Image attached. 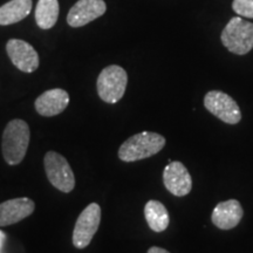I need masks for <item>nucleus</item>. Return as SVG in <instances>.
<instances>
[{"label":"nucleus","instance_id":"nucleus-19","mask_svg":"<svg viewBox=\"0 0 253 253\" xmlns=\"http://www.w3.org/2000/svg\"><path fill=\"white\" fill-rule=\"evenodd\" d=\"M148 253H170V252L167 251L166 249L158 248V246H153V248L148 250Z\"/></svg>","mask_w":253,"mask_h":253},{"label":"nucleus","instance_id":"nucleus-18","mask_svg":"<svg viewBox=\"0 0 253 253\" xmlns=\"http://www.w3.org/2000/svg\"><path fill=\"white\" fill-rule=\"evenodd\" d=\"M6 238H7V235H6L4 231L0 230V253H2V250H4Z\"/></svg>","mask_w":253,"mask_h":253},{"label":"nucleus","instance_id":"nucleus-1","mask_svg":"<svg viewBox=\"0 0 253 253\" xmlns=\"http://www.w3.org/2000/svg\"><path fill=\"white\" fill-rule=\"evenodd\" d=\"M30 126L24 120H12L2 132V156L9 166H18L26 156L30 144Z\"/></svg>","mask_w":253,"mask_h":253},{"label":"nucleus","instance_id":"nucleus-7","mask_svg":"<svg viewBox=\"0 0 253 253\" xmlns=\"http://www.w3.org/2000/svg\"><path fill=\"white\" fill-rule=\"evenodd\" d=\"M204 107L212 115L227 125H237L242 120L239 106L230 95L220 90H211L204 96Z\"/></svg>","mask_w":253,"mask_h":253},{"label":"nucleus","instance_id":"nucleus-10","mask_svg":"<svg viewBox=\"0 0 253 253\" xmlns=\"http://www.w3.org/2000/svg\"><path fill=\"white\" fill-rule=\"evenodd\" d=\"M106 9L107 5L103 0H79L69 9L67 23L71 27H82L103 15Z\"/></svg>","mask_w":253,"mask_h":253},{"label":"nucleus","instance_id":"nucleus-16","mask_svg":"<svg viewBox=\"0 0 253 253\" xmlns=\"http://www.w3.org/2000/svg\"><path fill=\"white\" fill-rule=\"evenodd\" d=\"M58 0H39L36 8V21L41 30H50L59 18Z\"/></svg>","mask_w":253,"mask_h":253},{"label":"nucleus","instance_id":"nucleus-2","mask_svg":"<svg viewBox=\"0 0 253 253\" xmlns=\"http://www.w3.org/2000/svg\"><path fill=\"white\" fill-rule=\"evenodd\" d=\"M164 145L166 138L162 135L153 131H142L123 142L119 149V158L123 162H136L158 154Z\"/></svg>","mask_w":253,"mask_h":253},{"label":"nucleus","instance_id":"nucleus-17","mask_svg":"<svg viewBox=\"0 0 253 253\" xmlns=\"http://www.w3.org/2000/svg\"><path fill=\"white\" fill-rule=\"evenodd\" d=\"M232 8L240 17L253 19V0H233Z\"/></svg>","mask_w":253,"mask_h":253},{"label":"nucleus","instance_id":"nucleus-9","mask_svg":"<svg viewBox=\"0 0 253 253\" xmlns=\"http://www.w3.org/2000/svg\"><path fill=\"white\" fill-rule=\"evenodd\" d=\"M163 183L168 191L177 197L190 194L192 189V179L184 164L178 161L170 162L163 172Z\"/></svg>","mask_w":253,"mask_h":253},{"label":"nucleus","instance_id":"nucleus-11","mask_svg":"<svg viewBox=\"0 0 253 253\" xmlns=\"http://www.w3.org/2000/svg\"><path fill=\"white\" fill-rule=\"evenodd\" d=\"M36 204L27 197L8 199L0 204V227L13 225L34 212Z\"/></svg>","mask_w":253,"mask_h":253},{"label":"nucleus","instance_id":"nucleus-4","mask_svg":"<svg viewBox=\"0 0 253 253\" xmlns=\"http://www.w3.org/2000/svg\"><path fill=\"white\" fill-rule=\"evenodd\" d=\"M128 75L121 66L112 65L103 68L96 81L97 94L106 103H116L126 93Z\"/></svg>","mask_w":253,"mask_h":253},{"label":"nucleus","instance_id":"nucleus-14","mask_svg":"<svg viewBox=\"0 0 253 253\" xmlns=\"http://www.w3.org/2000/svg\"><path fill=\"white\" fill-rule=\"evenodd\" d=\"M32 6V0H11L6 2L0 7V25L8 26L24 20L31 13Z\"/></svg>","mask_w":253,"mask_h":253},{"label":"nucleus","instance_id":"nucleus-5","mask_svg":"<svg viewBox=\"0 0 253 253\" xmlns=\"http://www.w3.org/2000/svg\"><path fill=\"white\" fill-rule=\"evenodd\" d=\"M43 166L50 184L59 191L69 194L75 188V176L68 161L61 154L48 151L43 158Z\"/></svg>","mask_w":253,"mask_h":253},{"label":"nucleus","instance_id":"nucleus-12","mask_svg":"<svg viewBox=\"0 0 253 253\" xmlns=\"http://www.w3.org/2000/svg\"><path fill=\"white\" fill-rule=\"evenodd\" d=\"M36 110L41 116L52 118L59 115L67 108L69 104V95L65 89L54 88L46 90L36 100Z\"/></svg>","mask_w":253,"mask_h":253},{"label":"nucleus","instance_id":"nucleus-13","mask_svg":"<svg viewBox=\"0 0 253 253\" xmlns=\"http://www.w3.org/2000/svg\"><path fill=\"white\" fill-rule=\"evenodd\" d=\"M243 214H244V210H243L242 204L237 199H229L216 205L212 211L211 220L218 229L231 230L240 223Z\"/></svg>","mask_w":253,"mask_h":253},{"label":"nucleus","instance_id":"nucleus-15","mask_svg":"<svg viewBox=\"0 0 253 253\" xmlns=\"http://www.w3.org/2000/svg\"><path fill=\"white\" fill-rule=\"evenodd\" d=\"M144 217L154 232H163L169 226L170 217L167 208L158 201H149L144 207Z\"/></svg>","mask_w":253,"mask_h":253},{"label":"nucleus","instance_id":"nucleus-8","mask_svg":"<svg viewBox=\"0 0 253 253\" xmlns=\"http://www.w3.org/2000/svg\"><path fill=\"white\" fill-rule=\"evenodd\" d=\"M6 52L19 71L33 73L39 67V55L31 43L25 40L11 39L6 43Z\"/></svg>","mask_w":253,"mask_h":253},{"label":"nucleus","instance_id":"nucleus-3","mask_svg":"<svg viewBox=\"0 0 253 253\" xmlns=\"http://www.w3.org/2000/svg\"><path fill=\"white\" fill-rule=\"evenodd\" d=\"M220 40L233 54H248L253 48V24L240 17L232 18L221 32Z\"/></svg>","mask_w":253,"mask_h":253},{"label":"nucleus","instance_id":"nucleus-6","mask_svg":"<svg viewBox=\"0 0 253 253\" xmlns=\"http://www.w3.org/2000/svg\"><path fill=\"white\" fill-rule=\"evenodd\" d=\"M101 223V208L91 203L79 216L73 231V245L79 250L86 249L90 244Z\"/></svg>","mask_w":253,"mask_h":253}]
</instances>
